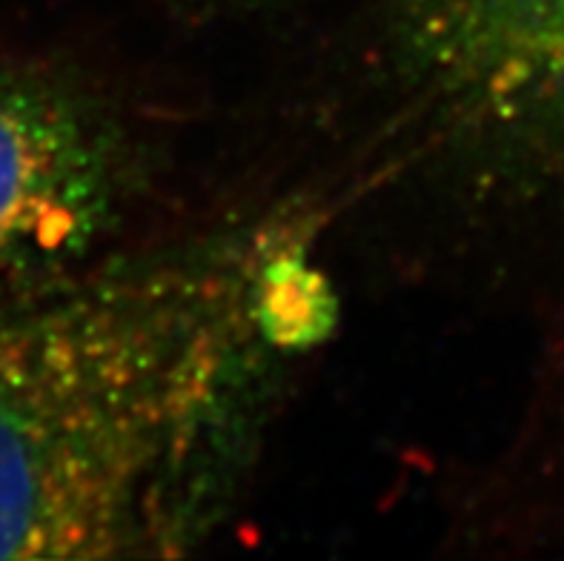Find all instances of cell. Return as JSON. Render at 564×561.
Masks as SVG:
<instances>
[{
	"label": "cell",
	"mask_w": 564,
	"mask_h": 561,
	"mask_svg": "<svg viewBox=\"0 0 564 561\" xmlns=\"http://www.w3.org/2000/svg\"><path fill=\"white\" fill-rule=\"evenodd\" d=\"M132 152L84 95L0 61V299L75 270L132 195Z\"/></svg>",
	"instance_id": "3957f363"
},
{
	"label": "cell",
	"mask_w": 564,
	"mask_h": 561,
	"mask_svg": "<svg viewBox=\"0 0 564 561\" xmlns=\"http://www.w3.org/2000/svg\"><path fill=\"white\" fill-rule=\"evenodd\" d=\"M310 238L264 218L3 299L0 559H172L227 521L336 315Z\"/></svg>",
	"instance_id": "6da1fadb"
},
{
	"label": "cell",
	"mask_w": 564,
	"mask_h": 561,
	"mask_svg": "<svg viewBox=\"0 0 564 561\" xmlns=\"http://www.w3.org/2000/svg\"><path fill=\"white\" fill-rule=\"evenodd\" d=\"M401 69L453 141L564 164V0H390Z\"/></svg>",
	"instance_id": "7a4b0ae2"
}]
</instances>
